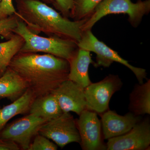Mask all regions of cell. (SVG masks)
I'll list each match as a JSON object with an SVG mask.
<instances>
[{
    "instance_id": "cell-1",
    "label": "cell",
    "mask_w": 150,
    "mask_h": 150,
    "mask_svg": "<svg viewBox=\"0 0 150 150\" xmlns=\"http://www.w3.org/2000/svg\"><path fill=\"white\" fill-rule=\"evenodd\" d=\"M9 67L25 81L35 96L51 93L68 79L69 62L51 54L18 53Z\"/></svg>"
},
{
    "instance_id": "cell-2",
    "label": "cell",
    "mask_w": 150,
    "mask_h": 150,
    "mask_svg": "<svg viewBox=\"0 0 150 150\" xmlns=\"http://www.w3.org/2000/svg\"><path fill=\"white\" fill-rule=\"evenodd\" d=\"M16 2L20 19L32 32L37 34L42 32L77 43L80 40L83 26L88 18L70 20L39 0H16Z\"/></svg>"
},
{
    "instance_id": "cell-3",
    "label": "cell",
    "mask_w": 150,
    "mask_h": 150,
    "mask_svg": "<svg viewBox=\"0 0 150 150\" xmlns=\"http://www.w3.org/2000/svg\"><path fill=\"white\" fill-rule=\"evenodd\" d=\"M14 33L20 35L24 40V44L19 53L41 52L54 55L69 62L79 48L77 43L74 40L55 36H40L30 30L21 19Z\"/></svg>"
},
{
    "instance_id": "cell-4",
    "label": "cell",
    "mask_w": 150,
    "mask_h": 150,
    "mask_svg": "<svg viewBox=\"0 0 150 150\" xmlns=\"http://www.w3.org/2000/svg\"><path fill=\"white\" fill-rule=\"evenodd\" d=\"M150 11V0H139L136 3L132 2L131 0H102L83 25V31L91 30L95 24L104 16L117 14H127L131 25L137 28L143 17L148 14Z\"/></svg>"
},
{
    "instance_id": "cell-5",
    "label": "cell",
    "mask_w": 150,
    "mask_h": 150,
    "mask_svg": "<svg viewBox=\"0 0 150 150\" xmlns=\"http://www.w3.org/2000/svg\"><path fill=\"white\" fill-rule=\"evenodd\" d=\"M91 30L83 31L80 40L77 43L79 48L93 52L96 54V62H94L93 66L96 68L100 67L108 68L113 62L120 63L133 72L137 78L139 83H143L144 79L146 78V70L130 64L128 61L119 56L118 52L98 40L93 35Z\"/></svg>"
},
{
    "instance_id": "cell-6",
    "label": "cell",
    "mask_w": 150,
    "mask_h": 150,
    "mask_svg": "<svg viewBox=\"0 0 150 150\" xmlns=\"http://www.w3.org/2000/svg\"><path fill=\"white\" fill-rule=\"evenodd\" d=\"M123 86L118 75L109 74L102 80L92 83L85 88L86 109L100 114L109 109L113 94Z\"/></svg>"
},
{
    "instance_id": "cell-7",
    "label": "cell",
    "mask_w": 150,
    "mask_h": 150,
    "mask_svg": "<svg viewBox=\"0 0 150 150\" xmlns=\"http://www.w3.org/2000/svg\"><path fill=\"white\" fill-rule=\"evenodd\" d=\"M38 134L52 140L61 148L70 143L81 142L76 121L70 112H64L58 118L43 123Z\"/></svg>"
},
{
    "instance_id": "cell-8",
    "label": "cell",
    "mask_w": 150,
    "mask_h": 150,
    "mask_svg": "<svg viewBox=\"0 0 150 150\" xmlns=\"http://www.w3.org/2000/svg\"><path fill=\"white\" fill-rule=\"evenodd\" d=\"M76 121L81 138L80 143L83 150H106L101 122L96 112L86 109Z\"/></svg>"
},
{
    "instance_id": "cell-9",
    "label": "cell",
    "mask_w": 150,
    "mask_h": 150,
    "mask_svg": "<svg viewBox=\"0 0 150 150\" xmlns=\"http://www.w3.org/2000/svg\"><path fill=\"white\" fill-rule=\"evenodd\" d=\"M47 121L29 113L7 126L0 134V138L12 141L23 149L28 150L31 139L38 134L40 126Z\"/></svg>"
},
{
    "instance_id": "cell-10",
    "label": "cell",
    "mask_w": 150,
    "mask_h": 150,
    "mask_svg": "<svg viewBox=\"0 0 150 150\" xmlns=\"http://www.w3.org/2000/svg\"><path fill=\"white\" fill-rule=\"evenodd\" d=\"M107 150H145L150 145V121L142 119L126 134L108 140Z\"/></svg>"
},
{
    "instance_id": "cell-11",
    "label": "cell",
    "mask_w": 150,
    "mask_h": 150,
    "mask_svg": "<svg viewBox=\"0 0 150 150\" xmlns=\"http://www.w3.org/2000/svg\"><path fill=\"white\" fill-rule=\"evenodd\" d=\"M51 93L63 112H73L79 115L86 109L85 88L73 81H64Z\"/></svg>"
},
{
    "instance_id": "cell-12",
    "label": "cell",
    "mask_w": 150,
    "mask_h": 150,
    "mask_svg": "<svg viewBox=\"0 0 150 150\" xmlns=\"http://www.w3.org/2000/svg\"><path fill=\"white\" fill-rule=\"evenodd\" d=\"M100 115L103 135L105 140L126 134L142 119L141 116L134 115L130 112L121 115L109 109Z\"/></svg>"
},
{
    "instance_id": "cell-13",
    "label": "cell",
    "mask_w": 150,
    "mask_h": 150,
    "mask_svg": "<svg viewBox=\"0 0 150 150\" xmlns=\"http://www.w3.org/2000/svg\"><path fill=\"white\" fill-rule=\"evenodd\" d=\"M69 62L68 79L85 88L92 83L89 76V67L91 64H93L94 62L92 59L91 52L79 48Z\"/></svg>"
},
{
    "instance_id": "cell-14",
    "label": "cell",
    "mask_w": 150,
    "mask_h": 150,
    "mask_svg": "<svg viewBox=\"0 0 150 150\" xmlns=\"http://www.w3.org/2000/svg\"><path fill=\"white\" fill-rule=\"evenodd\" d=\"M28 88L25 81L10 67L0 77V98L14 101Z\"/></svg>"
},
{
    "instance_id": "cell-15",
    "label": "cell",
    "mask_w": 150,
    "mask_h": 150,
    "mask_svg": "<svg viewBox=\"0 0 150 150\" xmlns=\"http://www.w3.org/2000/svg\"><path fill=\"white\" fill-rule=\"evenodd\" d=\"M29 111V113L48 121L58 118L64 112L56 97L51 93L35 97Z\"/></svg>"
},
{
    "instance_id": "cell-16",
    "label": "cell",
    "mask_w": 150,
    "mask_h": 150,
    "mask_svg": "<svg viewBox=\"0 0 150 150\" xmlns=\"http://www.w3.org/2000/svg\"><path fill=\"white\" fill-rule=\"evenodd\" d=\"M129 109L137 116L150 114V79L137 84L129 95Z\"/></svg>"
},
{
    "instance_id": "cell-17",
    "label": "cell",
    "mask_w": 150,
    "mask_h": 150,
    "mask_svg": "<svg viewBox=\"0 0 150 150\" xmlns=\"http://www.w3.org/2000/svg\"><path fill=\"white\" fill-rule=\"evenodd\" d=\"M35 97L32 90L28 88L12 103L0 108V131L14 116L29 111L30 105Z\"/></svg>"
},
{
    "instance_id": "cell-18",
    "label": "cell",
    "mask_w": 150,
    "mask_h": 150,
    "mask_svg": "<svg viewBox=\"0 0 150 150\" xmlns=\"http://www.w3.org/2000/svg\"><path fill=\"white\" fill-rule=\"evenodd\" d=\"M24 43L23 38L15 33L7 41L0 43V77L6 71L12 59L18 54Z\"/></svg>"
},
{
    "instance_id": "cell-19",
    "label": "cell",
    "mask_w": 150,
    "mask_h": 150,
    "mask_svg": "<svg viewBox=\"0 0 150 150\" xmlns=\"http://www.w3.org/2000/svg\"><path fill=\"white\" fill-rule=\"evenodd\" d=\"M102 0H74V6L69 18L73 21L88 18L93 13L96 6Z\"/></svg>"
},
{
    "instance_id": "cell-20",
    "label": "cell",
    "mask_w": 150,
    "mask_h": 150,
    "mask_svg": "<svg viewBox=\"0 0 150 150\" xmlns=\"http://www.w3.org/2000/svg\"><path fill=\"white\" fill-rule=\"evenodd\" d=\"M20 19L17 16L13 14L0 20V36L7 40L10 39Z\"/></svg>"
},
{
    "instance_id": "cell-21",
    "label": "cell",
    "mask_w": 150,
    "mask_h": 150,
    "mask_svg": "<svg viewBox=\"0 0 150 150\" xmlns=\"http://www.w3.org/2000/svg\"><path fill=\"white\" fill-rule=\"evenodd\" d=\"M58 147L50 139L38 134L35 136L32 143H30L28 150H56Z\"/></svg>"
},
{
    "instance_id": "cell-22",
    "label": "cell",
    "mask_w": 150,
    "mask_h": 150,
    "mask_svg": "<svg viewBox=\"0 0 150 150\" xmlns=\"http://www.w3.org/2000/svg\"><path fill=\"white\" fill-rule=\"evenodd\" d=\"M54 6L64 17L69 18L71 11L74 6V0H55Z\"/></svg>"
},
{
    "instance_id": "cell-23",
    "label": "cell",
    "mask_w": 150,
    "mask_h": 150,
    "mask_svg": "<svg viewBox=\"0 0 150 150\" xmlns=\"http://www.w3.org/2000/svg\"><path fill=\"white\" fill-rule=\"evenodd\" d=\"M1 8L2 12L5 16L8 17L15 14L20 19V16L14 6L12 0H1Z\"/></svg>"
},
{
    "instance_id": "cell-24",
    "label": "cell",
    "mask_w": 150,
    "mask_h": 150,
    "mask_svg": "<svg viewBox=\"0 0 150 150\" xmlns=\"http://www.w3.org/2000/svg\"><path fill=\"white\" fill-rule=\"evenodd\" d=\"M20 147L12 141L0 138V150H18Z\"/></svg>"
},
{
    "instance_id": "cell-25",
    "label": "cell",
    "mask_w": 150,
    "mask_h": 150,
    "mask_svg": "<svg viewBox=\"0 0 150 150\" xmlns=\"http://www.w3.org/2000/svg\"><path fill=\"white\" fill-rule=\"evenodd\" d=\"M42 1L46 4H52L54 5L55 4V0H42Z\"/></svg>"
},
{
    "instance_id": "cell-26",
    "label": "cell",
    "mask_w": 150,
    "mask_h": 150,
    "mask_svg": "<svg viewBox=\"0 0 150 150\" xmlns=\"http://www.w3.org/2000/svg\"><path fill=\"white\" fill-rule=\"evenodd\" d=\"M1 0H0V20L2 19L7 17L5 16L4 15V14H3L2 12L1 8Z\"/></svg>"
}]
</instances>
